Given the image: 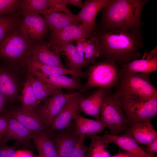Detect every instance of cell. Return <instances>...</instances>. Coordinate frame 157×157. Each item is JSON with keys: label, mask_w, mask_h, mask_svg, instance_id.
Here are the masks:
<instances>
[{"label": "cell", "mask_w": 157, "mask_h": 157, "mask_svg": "<svg viewBox=\"0 0 157 157\" xmlns=\"http://www.w3.org/2000/svg\"><path fill=\"white\" fill-rule=\"evenodd\" d=\"M95 37L99 42V56L102 55L106 59L122 67L141 57L139 51L144 45L142 32L118 28L102 31Z\"/></svg>", "instance_id": "obj_1"}, {"label": "cell", "mask_w": 157, "mask_h": 157, "mask_svg": "<svg viewBox=\"0 0 157 157\" xmlns=\"http://www.w3.org/2000/svg\"><path fill=\"white\" fill-rule=\"evenodd\" d=\"M148 0H112L102 11L101 26L102 31L118 28L142 32V10Z\"/></svg>", "instance_id": "obj_2"}, {"label": "cell", "mask_w": 157, "mask_h": 157, "mask_svg": "<svg viewBox=\"0 0 157 157\" xmlns=\"http://www.w3.org/2000/svg\"><path fill=\"white\" fill-rule=\"evenodd\" d=\"M38 43L29 38L19 20L7 33L0 44V60L9 67L27 66V59Z\"/></svg>", "instance_id": "obj_3"}, {"label": "cell", "mask_w": 157, "mask_h": 157, "mask_svg": "<svg viewBox=\"0 0 157 157\" xmlns=\"http://www.w3.org/2000/svg\"><path fill=\"white\" fill-rule=\"evenodd\" d=\"M150 74L131 72L122 68L115 93L119 97L137 100L157 96V89L150 81Z\"/></svg>", "instance_id": "obj_4"}, {"label": "cell", "mask_w": 157, "mask_h": 157, "mask_svg": "<svg viewBox=\"0 0 157 157\" xmlns=\"http://www.w3.org/2000/svg\"><path fill=\"white\" fill-rule=\"evenodd\" d=\"M99 120L109 130V134L117 135L128 131L131 126L123 110L118 96L109 90L101 105Z\"/></svg>", "instance_id": "obj_5"}, {"label": "cell", "mask_w": 157, "mask_h": 157, "mask_svg": "<svg viewBox=\"0 0 157 157\" xmlns=\"http://www.w3.org/2000/svg\"><path fill=\"white\" fill-rule=\"evenodd\" d=\"M120 69L117 64L105 59L90 66L88 79L84 86L86 90L94 87L111 89L119 81Z\"/></svg>", "instance_id": "obj_6"}, {"label": "cell", "mask_w": 157, "mask_h": 157, "mask_svg": "<svg viewBox=\"0 0 157 157\" xmlns=\"http://www.w3.org/2000/svg\"><path fill=\"white\" fill-rule=\"evenodd\" d=\"M119 98L124 112L131 125L143 121H151L157 115V96L141 100L119 97Z\"/></svg>", "instance_id": "obj_7"}, {"label": "cell", "mask_w": 157, "mask_h": 157, "mask_svg": "<svg viewBox=\"0 0 157 157\" xmlns=\"http://www.w3.org/2000/svg\"><path fill=\"white\" fill-rule=\"evenodd\" d=\"M84 90L69 94H64L62 89L46 99L43 104L35 111L49 129L53 120L67 103L72 98L81 94Z\"/></svg>", "instance_id": "obj_8"}, {"label": "cell", "mask_w": 157, "mask_h": 157, "mask_svg": "<svg viewBox=\"0 0 157 157\" xmlns=\"http://www.w3.org/2000/svg\"><path fill=\"white\" fill-rule=\"evenodd\" d=\"M56 132L49 129L47 133L53 143L58 157H69L80 136L75 132L74 122H71L64 130Z\"/></svg>", "instance_id": "obj_9"}, {"label": "cell", "mask_w": 157, "mask_h": 157, "mask_svg": "<svg viewBox=\"0 0 157 157\" xmlns=\"http://www.w3.org/2000/svg\"><path fill=\"white\" fill-rule=\"evenodd\" d=\"M112 0H87L78 14L76 15L78 22H81L83 27L89 33L95 30V18L98 13L109 4Z\"/></svg>", "instance_id": "obj_10"}, {"label": "cell", "mask_w": 157, "mask_h": 157, "mask_svg": "<svg viewBox=\"0 0 157 157\" xmlns=\"http://www.w3.org/2000/svg\"><path fill=\"white\" fill-rule=\"evenodd\" d=\"M29 58L43 64L67 69L61 61L56 46L51 41L38 42Z\"/></svg>", "instance_id": "obj_11"}, {"label": "cell", "mask_w": 157, "mask_h": 157, "mask_svg": "<svg viewBox=\"0 0 157 157\" xmlns=\"http://www.w3.org/2000/svg\"><path fill=\"white\" fill-rule=\"evenodd\" d=\"M3 111L32 131H42L47 133L49 130L35 111L25 110L20 108L4 109Z\"/></svg>", "instance_id": "obj_12"}, {"label": "cell", "mask_w": 157, "mask_h": 157, "mask_svg": "<svg viewBox=\"0 0 157 157\" xmlns=\"http://www.w3.org/2000/svg\"><path fill=\"white\" fill-rule=\"evenodd\" d=\"M22 16L20 24L29 38L36 42L41 41L49 29L43 17L38 14Z\"/></svg>", "instance_id": "obj_13"}, {"label": "cell", "mask_w": 157, "mask_h": 157, "mask_svg": "<svg viewBox=\"0 0 157 157\" xmlns=\"http://www.w3.org/2000/svg\"><path fill=\"white\" fill-rule=\"evenodd\" d=\"M84 97L80 94L71 99L54 118L49 126L51 130L59 132L64 130L69 125L76 113L79 103Z\"/></svg>", "instance_id": "obj_14"}, {"label": "cell", "mask_w": 157, "mask_h": 157, "mask_svg": "<svg viewBox=\"0 0 157 157\" xmlns=\"http://www.w3.org/2000/svg\"><path fill=\"white\" fill-rule=\"evenodd\" d=\"M103 136L107 140L109 143H113L121 149L132 154L136 157H157L146 152L140 147L131 135L129 131L125 133L117 135H112L109 133Z\"/></svg>", "instance_id": "obj_15"}, {"label": "cell", "mask_w": 157, "mask_h": 157, "mask_svg": "<svg viewBox=\"0 0 157 157\" xmlns=\"http://www.w3.org/2000/svg\"><path fill=\"white\" fill-rule=\"evenodd\" d=\"M111 89L99 88L92 94L80 101L78 110L100 120V108L103 100L108 92Z\"/></svg>", "instance_id": "obj_16"}, {"label": "cell", "mask_w": 157, "mask_h": 157, "mask_svg": "<svg viewBox=\"0 0 157 157\" xmlns=\"http://www.w3.org/2000/svg\"><path fill=\"white\" fill-rule=\"evenodd\" d=\"M52 42L65 59L68 69L81 71L82 68L88 66L87 62L79 54L75 46L69 43Z\"/></svg>", "instance_id": "obj_17"}, {"label": "cell", "mask_w": 157, "mask_h": 157, "mask_svg": "<svg viewBox=\"0 0 157 157\" xmlns=\"http://www.w3.org/2000/svg\"><path fill=\"white\" fill-rule=\"evenodd\" d=\"M6 115L8 117V126L1 143L6 144L8 141L13 140L19 144L24 146L29 145L33 131L16 119Z\"/></svg>", "instance_id": "obj_18"}, {"label": "cell", "mask_w": 157, "mask_h": 157, "mask_svg": "<svg viewBox=\"0 0 157 157\" xmlns=\"http://www.w3.org/2000/svg\"><path fill=\"white\" fill-rule=\"evenodd\" d=\"M28 69L45 75L51 76L70 75L72 76L87 78L88 73L76 71L40 63L28 58L27 61Z\"/></svg>", "instance_id": "obj_19"}, {"label": "cell", "mask_w": 157, "mask_h": 157, "mask_svg": "<svg viewBox=\"0 0 157 157\" xmlns=\"http://www.w3.org/2000/svg\"><path fill=\"white\" fill-rule=\"evenodd\" d=\"M128 131L138 144L147 146L157 139V132L150 121L132 124Z\"/></svg>", "instance_id": "obj_20"}, {"label": "cell", "mask_w": 157, "mask_h": 157, "mask_svg": "<svg viewBox=\"0 0 157 157\" xmlns=\"http://www.w3.org/2000/svg\"><path fill=\"white\" fill-rule=\"evenodd\" d=\"M91 35L81 24H77L69 26L59 30L52 32L51 41L69 43L92 36Z\"/></svg>", "instance_id": "obj_21"}, {"label": "cell", "mask_w": 157, "mask_h": 157, "mask_svg": "<svg viewBox=\"0 0 157 157\" xmlns=\"http://www.w3.org/2000/svg\"><path fill=\"white\" fill-rule=\"evenodd\" d=\"M74 125L75 132L77 135L89 136L102 132L106 128L100 120L88 119L80 115L78 111L73 119Z\"/></svg>", "instance_id": "obj_22"}, {"label": "cell", "mask_w": 157, "mask_h": 157, "mask_svg": "<svg viewBox=\"0 0 157 157\" xmlns=\"http://www.w3.org/2000/svg\"><path fill=\"white\" fill-rule=\"evenodd\" d=\"M28 70L29 73L40 79L61 89L86 90L81 84L78 78L73 76L70 77L66 75H48L31 70Z\"/></svg>", "instance_id": "obj_23"}, {"label": "cell", "mask_w": 157, "mask_h": 157, "mask_svg": "<svg viewBox=\"0 0 157 157\" xmlns=\"http://www.w3.org/2000/svg\"><path fill=\"white\" fill-rule=\"evenodd\" d=\"M9 67L0 64V94L6 100L15 97L17 92V83Z\"/></svg>", "instance_id": "obj_24"}, {"label": "cell", "mask_w": 157, "mask_h": 157, "mask_svg": "<svg viewBox=\"0 0 157 157\" xmlns=\"http://www.w3.org/2000/svg\"><path fill=\"white\" fill-rule=\"evenodd\" d=\"M31 139L34 142L39 155L42 157H58L53 143L46 133L33 131Z\"/></svg>", "instance_id": "obj_25"}, {"label": "cell", "mask_w": 157, "mask_h": 157, "mask_svg": "<svg viewBox=\"0 0 157 157\" xmlns=\"http://www.w3.org/2000/svg\"><path fill=\"white\" fill-rule=\"evenodd\" d=\"M27 76L30 81L38 105L60 88L40 79L30 73Z\"/></svg>", "instance_id": "obj_26"}, {"label": "cell", "mask_w": 157, "mask_h": 157, "mask_svg": "<svg viewBox=\"0 0 157 157\" xmlns=\"http://www.w3.org/2000/svg\"><path fill=\"white\" fill-rule=\"evenodd\" d=\"M49 29L52 32L61 30L69 26L77 24L75 17L59 12L52 11L43 15Z\"/></svg>", "instance_id": "obj_27"}, {"label": "cell", "mask_w": 157, "mask_h": 157, "mask_svg": "<svg viewBox=\"0 0 157 157\" xmlns=\"http://www.w3.org/2000/svg\"><path fill=\"white\" fill-rule=\"evenodd\" d=\"M88 137L91 142L88 147L87 157H110L111 155L108 148L109 143L105 138L97 134Z\"/></svg>", "instance_id": "obj_28"}, {"label": "cell", "mask_w": 157, "mask_h": 157, "mask_svg": "<svg viewBox=\"0 0 157 157\" xmlns=\"http://www.w3.org/2000/svg\"><path fill=\"white\" fill-rule=\"evenodd\" d=\"M48 0H20L18 10L22 15L31 14L45 15L49 13Z\"/></svg>", "instance_id": "obj_29"}, {"label": "cell", "mask_w": 157, "mask_h": 157, "mask_svg": "<svg viewBox=\"0 0 157 157\" xmlns=\"http://www.w3.org/2000/svg\"><path fill=\"white\" fill-rule=\"evenodd\" d=\"M124 69L135 73H150L157 70V55L149 59H136L122 67Z\"/></svg>", "instance_id": "obj_30"}, {"label": "cell", "mask_w": 157, "mask_h": 157, "mask_svg": "<svg viewBox=\"0 0 157 157\" xmlns=\"http://www.w3.org/2000/svg\"><path fill=\"white\" fill-rule=\"evenodd\" d=\"M21 108L28 111H34L38 104L30 81L27 76L19 97Z\"/></svg>", "instance_id": "obj_31"}, {"label": "cell", "mask_w": 157, "mask_h": 157, "mask_svg": "<svg viewBox=\"0 0 157 157\" xmlns=\"http://www.w3.org/2000/svg\"><path fill=\"white\" fill-rule=\"evenodd\" d=\"M84 53V58L88 63L94 64L99 57V42L95 36L90 37L86 40Z\"/></svg>", "instance_id": "obj_32"}, {"label": "cell", "mask_w": 157, "mask_h": 157, "mask_svg": "<svg viewBox=\"0 0 157 157\" xmlns=\"http://www.w3.org/2000/svg\"><path fill=\"white\" fill-rule=\"evenodd\" d=\"M20 15L15 13L0 17V44L7 33L19 22Z\"/></svg>", "instance_id": "obj_33"}, {"label": "cell", "mask_w": 157, "mask_h": 157, "mask_svg": "<svg viewBox=\"0 0 157 157\" xmlns=\"http://www.w3.org/2000/svg\"><path fill=\"white\" fill-rule=\"evenodd\" d=\"M20 0H0V17L15 13L18 10Z\"/></svg>", "instance_id": "obj_34"}, {"label": "cell", "mask_w": 157, "mask_h": 157, "mask_svg": "<svg viewBox=\"0 0 157 157\" xmlns=\"http://www.w3.org/2000/svg\"><path fill=\"white\" fill-rule=\"evenodd\" d=\"M85 137L84 135L79 136L78 142L69 157H87L88 147L84 143Z\"/></svg>", "instance_id": "obj_35"}, {"label": "cell", "mask_w": 157, "mask_h": 157, "mask_svg": "<svg viewBox=\"0 0 157 157\" xmlns=\"http://www.w3.org/2000/svg\"><path fill=\"white\" fill-rule=\"evenodd\" d=\"M9 123L8 116L3 111L0 113V143L7 130Z\"/></svg>", "instance_id": "obj_36"}, {"label": "cell", "mask_w": 157, "mask_h": 157, "mask_svg": "<svg viewBox=\"0 0 157 157\" xmlns=\"http://www.w3.org/2000/svg\"><path fill=\"white\" fill-rule=\"evenodd\" d=\"M15 146L0 143V157H15L16 151Z\"/></svg>", "instance_id": "obj_37"}, {"label": "cell", "mask_w": 157, "mask_h": 157, "mask_svg": "<svg viewBox=\"0 0 157 157\" xmlns=\"http://www.w3.org/2000/svg\"><path fill=\"white\" fill-rule=\"evenodd\" d=\"M86 41V40L85 38L81 39L76 41V44L75 46L79 54L84 58Z\"/></svg>", "instance_id": "obj_38"}, {"label": "cell", "mask_w": 157, "mask_h": 157, "mask_svg": "<svg viewBox=\"0 0 157 157\" xmlns=\"http://www.w3.org/2000/svg\"><path fill=\"white\" fill-rule=\"evenodd\" d=\"M146 146L144 150L145 151L151 155L154 156L157 153V139Z\"/></svg>", "instance_id": "obj_39"}, {"label": "cell", "mask_w": 157, "mask_h": 157, "mask_svg": "<svg viewBox=\"0 0 157 157\" xmlns=\"http://www.w3.org/2000/svg\"><path fill=\"white\" fill-rule=\"evenodd\" d=\"M156 55H157V48L156 46L152 50L149 52L145 53L143 55L142 59H149L153 58Z\"/></svg>", "instance_id": "obj_40"}, {"label": "cell", "mask_w": 157, "mask_h": 157, "mask_svg": "<svg viewBox=\"0 0 157 157\" xmlns=\"http://www.w3.org/2000/svg\"><path fill=\"white\" fill-rule=\"evenodd\" d=\"M110 157H136V156L132 154L124 151H120L115 155H111Z\"/></svg>", "instance_id": "obj_41"}, {"label": "cell", "mask_w": 157, "mask_h": 157, "mask_svg": "<svg viewBox=\"0 0 157 157\" xmlns=\"http://www.w3.org/2000/svg\"><path fill=\"white\" fill-rule=\"evenodd\" d=\"M31 152L26 150L16 151L15 157H29Z\"/></svg>", "instance_id": "obj_42"}, {"label": "cell", "mask_w": 157, "mask_h": 157, "mask_svg": "<svg viewBox=\"0 0 157 157\" xmlns=\"http://www.w3.org/2000/svg\"><path fill=\"white\" fill-rule=\"evenodd\" d=\"M67 4H72L78 6L81 8L83 5L82 0H66Z\"/></svg>", "instance_id": "obj_43"}, {"label": "cell", "mask_w": 157, "mask_h": 157, "mask_svg": "<svg viewBox=\"0 0 157 157\" xmlns=\"http://www.w3.org/2000/svg\"><path fill=\"white\" fill-rule=\"evenodd\" d=\"M6 102L5 98L0 94V113L4 109Z\"/></svg>", "instance_id": "obj_44"}, {"label": "cell", "mask_w": 157, "mask_h": 157, "mask_svg": "<svg viewBox=\"0 0 157 157\" xmlns=\"http://www.w3.org/2000/svg\"><path fill=\"white\" fill-rule=\"evenodd\" d=\"M29 157H35L33 154L31 152L30 155Z\"/></svg>", "instance_id": "obj_45"}, {"label": "cell", "mask_w": 157, "mask_h": 157, "mask_svg": "<svg viewBox=\"0 0 157 157\" xmlns=\"http://www.w3.org/2000/svg\"><path fill=\"white\" fill-rule=\"evenodd\" d=\"M37 157H42V156H41L39 155V156H37Z\"/></svg>", "instance_id": "obj_46"}]
</instances>
